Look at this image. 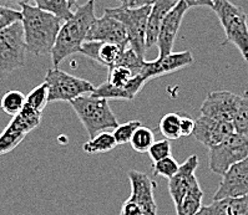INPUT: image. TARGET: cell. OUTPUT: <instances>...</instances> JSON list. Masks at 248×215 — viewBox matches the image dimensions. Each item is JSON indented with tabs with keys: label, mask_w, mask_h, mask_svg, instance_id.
Listing matches in <instances>:
<instances>
[{
	"label": "cell",
	"mask_w": 248,
	"mask_h": 215,
	"mask_svg": "<svg viewBox=\"0 0 248 215\" xmlns=\"http://www.w3.org/2000/svg\"><path fill=\"white\" fill-rule=\"evenodd\" d=\"M10 1H14V3L18 4H29L30 0H10Z\"/></svg>",
	"instance_id": "obj_39"
},
{
	"label": "cell",
	"mask_w": 248,
	"mask_h": 215,
	"mask_svg": "<svg viewBox=\"0 0 248 215\" xmlns=\"http://www.w3.org/2000/svg\"><path fill=\"white\" fill-rule=\"evenodd\" d=\"M126 1H127V0H126ZM126 1H125V3H126ZM125 3H124V4H125Z\"/></svg>",
	"instance_id": "obj_42"
},
{
	"label": "cell",
	"mask_w": 248,
	"mask_h": 215,
	"mask_svg": "<svg viewBox=\"0 0 248 215\" xmlns=\"http://www.w3.org/2000/svg\"><path fill=\"white\" fill-rule=\"evenodd\" d=\"M248 156V133H233L223 142L210 148V169L216 174L223 175L234 163L245 159Z\"/></svg>",
	"instance_id": "obj_8"
},
{
	"label": "cell",
	"mask_w": 248,
	"mask_h": 215,
	"mask_svg": "<svg viewBox=\"0 0 248 215\" xmlns=\"http://www.w3.org/2000/svg\"><path fill=\"white\" fill-rule=\"evenodd\" d=\"M44 82L47 85V102H70L91 93L95 88L88 80L79 79L58 67L47 71Z\"/></svg>",
	"instance_id": "obj_7"
},
{
	"label": "cell",
	"mask_w": 248,
	"mask_h": 215,
	"mask_svg": "<svg viewBox=\"0 0 248 215\" xmlns=\"http://www.w3.org/2000/svg\"><path fill=\"white\" fill-rule=\"evenodd\" d=\"M157 0H127L123 5L130 6V8H140V6H147L155 4Z\"/></svg>",
	"instance_id": "obj_37"
},
{
	"label": "cell",
	"mask_w": 248,
	"mask_h": 215,
	"mask_svg": "<svg viewBox=\"0 0 248 215\" xmlns=\"http://www.w3.org/2000/svg\"><path fill=\"white\" fill-rule=\"evenodd\" d=\"M212 10L225 30L226 40L222 45H234L248 62V21L245 10L230 0H213Z\"/></svg>",
	"instance_id": "obj_4"
},
{
	"label": "cell",
	"mask_w": 248,
	"mask_h": 215,
	"mask_svg": "<svg viewBox=\"0 0 248 215\" xmlns=\"http://www.w3.org/2000/svg\"><path fill=\"white\" fill-rule=\"evenodd\" d=\"M25 102H27V96L23 92L18 90H12L4 95L0 102V107L6 115L15 116L23 110Z\"/></svg>",
	"instance_id": "obj_25"
},
{
	"label": "cell",
	"mask_w": 248,
	"mask_h": 215,
	"mask_svg": "<svg viewBox=\"0 0 248 215\" xmlns=\"http://www.w3.org/2000/svg\"><path fill=\"white\" fill-rule=\"evenodd\" d=\"M135 76L136 73L129 67L124 66V65H115L108 69V76L106 82L111 85L112 87L124 88L130 84V81Z\"/></svg>",
	"instance_id": "obj_26"
},
{
	"label": "cell",
	"mask_w": 248,
	"mask_h": 215,
	"mask_svg": "<svg viewBox=\"0 0 248 215\" xmlns=\"http://www.w3.org/2000/svg\"><path fill=\"white\" fill-rule=\"evenodd\" d=\"M67 1H69V4H70L71 8H73V6L76 4V0H67Z\"/></svg>",
	"instance_id": "obj_40"
},
{
	"label": "cell",
	"mask_w": 248,
	"mask_h": 215,
	"mask_svg": "<svg viewBox=\"0 0 248 215\" xmlns=\"http://www.w3.org/2000/svg\"><path fill=\"white\" fill-rule=\"evenodd\" d=\"M155 142V134L149 127L141 125L140 127L132 134V138L130 140L132 149L138 153H146L152 144Z\"/></svg>",
	"instance_id": "obj_27"
},
{
	"label": "cell",
	"mask_w": 248,
	"mask_h": 215,
	"mask_svg": "<svg viewBox=\"0 0 248 215\" xmlns=\"http://www.w3.org/2000/svg\"><path fill=\"white\" fill-rule=\"evenodd\" d=\"M241 103V96L230 91H212L201 106V115L225 122H233Z\"/></svg>",
	"instance_id": "obj_10"
},
{
	"label": "cell",
	"mask_w": 248,
	"mask_h": 215,
	"mask_svg": "<svg viewBox=\"0 0 248 215\" xmlns=\"http://www.w3.org/2000/svg\"><path fill=\"white\" fill-rule=\"evenodd\" d=\"M186 3L188 8H195V6H208L212 8L213 0H182Z\"/></svg>",
	"instance_id": "obj_38"
},
{
	"label": "cell",
	"mask_w": 248,
	"mask_h": 215,
	"mask_svg": "<svg viewBox=\"0 0 248 215\" xmlns=\"http://www.w3.org/2000/svg\"><path fill=\"white\" fill-rule=\"evenodd\" d=\"M195 128V119L190 116H181L180 119V129H181V137H188L193 133Z\"/></svg>",
	"instance_id": "obj_35"
},
{
	"label": "cell",
	"mask_w": 248,
	"mask_h": 215,
	"mask_svg": "<svg viewBox=\"0 0 248 215\" xmlns=\"http://www.w3.org/2000/svg\"><path fill=\"white\" fill-rule=\"evenodd\" d=\"M86 41H105L120 46H129V39L125 27L121 21L110 15H102L101 18H95L86 35Z\"/></svg>",
	"instance_id": "obj_13"
},
{
	"label": "cell",
	"mask_w": 248,
	"mask_h": 215,
	"mask_svg": "<svg viewBox=\"0 0 248 215\" xmlns=\"http://www.w3.org/2000/svg\"><path fill=\"white\" fill-rule=\"evenodd\" d=\"M129 179L131 184L129 201L136 204L142 210L143 215H157V204L154 194L157 183L150 175L136 169L129 172Z\"/></svg>",
	"instance_id": "obj_11"
},
{
	"label": "cell",
	"mask_w": 248,
	"mask_h": 215,
	"mask_svg": "<svg viewBox=\"0 0 248 215\" xmlns=\"http://www.w3.org/2000/svg\"><path fill=\"white\" fill-rule=\"evenodd\" d=\"M140 126V121L132 119V121L123 123V125H119L116 128H114L112 136H114L117 145L130 143V140L132 138V134L135 133V131H136Z\"/></svg>",
	"instance_id": "obj_31"
},
{
	"label": "cell",
	"mask_w": 248,
	"mask_h": 215,
	"mask_svg": "<svg viewBox=\"0 0 248 215\" xmlns=\"http://www.w3.org/2000/svg\"><path fill=\"white\" fill-rule=\"evenodd\" d=\"M95 18V0H89L84 5L76 6L71 18L64 21L56 36L55 44L50 54L54 66L58 67L66 57L80 53L81 45L86 41V35Z\"/></svg>",
	"instance_id": "obj_2"
},
{
	"label": "cell",
	"mask_w": 248,
	"mask_h": 215,
	"mask_svg": "<svg viewBox=\"0 0 248 215\" xmlns=\"http://www.w3.org/2000/svg\"><path fill=\"white\" fill-rule=\"evenodd\" d=\"M47 103H49L47 102V85L45 82L36 86L28 95L27 102H25V105H28L29 107L34 108L36 111H40V112H43V110H44V107Z\"/></svg>",
	"instance_id": "obj_30"
},
{
	"label": "cell",
	"mask_w": 248,
	"mask_h": 215,
	"mask_svg": "<svg viewBox=\"0 0 248 215\" xmlns=\"http://www.w3.org/2000/svg\"><path fill=\"white\" fill-rule=\"evenodd\" d=\"M21 18H23V14H21L20 10H15L9 6L0 5V31L8 29L18 21H21Z\"/></svg>",
	"instance_id": "obj_33"
},
{
	"label": "cell",
	"mask_w": 248,
	"mask_h": 215,
	"mask_svg": "<svg viewBox=\"0 0 248 215\" xmlns=\"http://www.w3.org/2000/svg\"><path fill=\"white\" fill-rule=\"evenodd\" d=\"M147 153H149L152 162H157L160 159H164V158L169 157V156H172L171 154V143L166 138L161 141H155L154 144L147 151Z\"/></svg>",
	"instance_id": "obj_34"
},
{
	"label": "cell",
	"mask_w": 248,
	"mask_h": 215,
	"mask_svg": "<svg viewBox=\"0 0 248 215\" xmlns=\"http://www.w3.org/2000/svg\"><path fill=\"white\" fill-rule=\"evenodd\" d=\"M233 132L236 131H234V126L232 122L217 121V119L201 115L195 121V128H193L192 134L195 136L196 141H199L204 147L210 149L223 142Z\"/></svg>",
	"instance_id": "obj_14"
},
{
	"label": "cell",
	"mask_w": 248,
	"mask_h": 215,
	"mask_svg": "<svg viewBox=\"0 0 248 215\" xmlns=\"http://www.w3.org/2000/svg\"><path fill=\"white\" fill-rule=\"evenodd\" d=\"M20 8L24 40L28 51L36 56L51 54L62 20L30 4H20Z\"/></svg>",
	"instance_id": "obj_1"
},
{
	"label": "cell",
	"mask_w": 248,
	"mask_h": 215,
	"mask_svg": "<svg viewBox=\"0 0 248 215\" xmlns=\"http://www.w3.org/2000/svg\"><path fill=\"white\" fill-rule=\"evenodd\" d=\"M120 1H121V3L124 4V3H125V1H126V0H120Z\"/></svg>",
	"instance_id": "obj_41"
},
{
	"label": "cell",
	"mask_w": 248,
	"mask_h": 215,
	"mask_svg": "<svg viewBox=\"0 0 248 215\" xmlns=\"http://www.w3.org/2000/svg\"><path fill=\"white\" fill-rule=\"evenodd\" d=\"M187 10H188V6L186 5L185 1L180 0L166 15L160 29L157 43H156L158 47V56H165L172 53L173 44H175L178 30L181 28L182 20H184Z\"/></svg>",
	"instance_id": "obj_16"
},
{
	"label": "cell",
	"mask_w": 248,
	"mask_h": 215,
	"mask_svg": "<svg viewBox=\"0 0 248 215\" xmlns=\"http://www.w3.org/2000/svg\"><path fill=\"white\" fill-rule=\"evenodd\" d=\"M126 47L105 41H85L81 45L80 54L91 58L96 64L110 69L117 64L120 56Z\"/></svg>",
	"instance_id": "obj_18"
},
{
	"label": "cell",
	"mask_w": 248,
	"mask_h": 215,
	"mask_svg": "<svg viewBox=\"0 0 248 215\" xmlns=\"http://www.w3.org/2000/svg\"><path fill=\"white\" fill-rule=\"evenodd\" d=\"M180 119H181V116L178 114H167L160 119L158 129L166 140L172 141L181 138Z\"/></svg>",
	"instance_id": "obj_28"
},
{
	"label": "cell",
	"mask_w": 248,
	"mask_h": 215,
	"mask_svg": "<svg viewBox=\"0 0 248 215\" xmlns=\"http://www.w3.org/2000/svg\"><path fill=\"white\" fill-rule=\"evenodd\" d=\"M117 145L112 133H108V131L100 132L96 136L90 138L86 143H84L82 149L88 154H97L110 152Z\"/></svg>",
	"instance_id": "obj_23"
},
{
	"label": "cell",
	"mask_w": 248,
	"mask_h": 215,
	"mask_svg": "<svg viewBox=\"0 0 248 215\" xmlns=\"http://www.w3.org/2000/svg\"><path fill=\"white\" fill-rule=\"evenodd\" d=\"M70 105L90 138L100 132L114 129L119 126L108 100L84 95L70 101Z\"/></svg>",
	"instance_id": "obj_3"
},
{
	"label": "cell",
	"mask_w": 248,
	"mask_h": 215,
	"mask_svg": "<svg viewBox=\"0 0 248 215\" xmlns=\"http://www.w3.org/2000/svg\"><path fill=\"white\" fill-rule=\"evenodd\" d=\"M27 51L21 21L0 31V79L25 66Z\"/></svg>",
	"instance_id": "obj_6"
},
{
	"label": "cell",
	"mask_w": 248,
	"mask_h": 215,
	"mask_svg": "<svg viewBox=\"0 0 248 215\" xmlns=\"http://www.w3.org/2000/svg\"><path fill=\"white\" fill-rule=\"evenodd\" d=\"M232 123L236 132L248 133V91H245L243 96H241V103Z\"/></svg>",
	"instance_id": "obj_32"
},
{
	"label": "cell",
	"mask_w": 248,
	"mask_h": 215,
	"mask_svg": "<svg viewBox=\"0 0 248 215\" xmlns=\"http://www.w3.org/2000/svg\"><path fill=\"white\" fill-rule=\"evenodd\" d=\"M120 215H143V213L136 204L132 203V201H130L129 199H127V201L123 204V206H121Z\"/></svg>",
	"instance_id": "obj_36"
},
{
	"label": "cell",
	"mask_w": 248,
	"mask_h": 215,
	"mask_svg": "<svg viewBox=\"0 0 248 215\" xmlns=\"http://www.w3.org/2000/svg\"><path fill=\"white\" fill-rule=\"evenodd\" d=\"M193 62V55L191 51H181V53H171L169 55L158 56L154 61H145L140 73L149 81L154 77L169 75L184 67L190 66Z\"/></svg>",
	"instance_id": "obj_15"
},
{
	"label": "cell",
	"mask_w": 248,
	"mask_h": 215,
	"mask_svg": "<svg viewBox=\"0 0 248 215\" xmlns=\"http://www.w3.org/2000/svg\"><path fill=\"white\" fill-rule=\"evenodd\" d=\"M196 215H248V197L225 198L213 201Z\"/></svg>",
	"instance_id": "obj_21"
},
{
	"label": "cell",
	"mask_w": 248,
	"mask_h": 215,
	"mask_svg": "<svg viewBox=\"0 0 248 215\" xmlns=\"http://www.w3.org/2000/svg\"><path fill=\"white\" fill-rule=\"evenodd\" d=\"M178 167H180V164L177 163V160L172 156H169V157L157 160V162H152V174L161 175V177L170 179L176 174Z\"/></svg>",
	"instance_id": "obj_29"
},
{
	"label": "cell",
	"mask_w": 248,
	"mask_h": 215,
	"mask_svg": "<svg viewBox=\"0 0 248 215\" xmlns=\"http://www.w3.org/2000/svg\"><path fill=\"white\" fill-rule=\"evenodd\" d=\"M241 197H248V156L231 166L222 175L218 189L213 195V201Z\"/></svg>",
	"instance_id": "obj_12"
},
{
	"label": "cell",
	"mask_w": 248,
	"mask_h": 215,
	"mask_svg": "<svg viewBox=\"0 0 248 215\" xmlns=\"http://www.w3.org/2000/svg\"><path fill=\"white\" fill-rule=\"evenodd\" d=\"M43 112L24 105L18 115L13 116L10 123L0 134V156L9 153L24 141L28 133L35 129L41 122Z\"/></svg>",
	"instance_id": "obj_9"
},
{
	"label": "cell",
	"mask_w": 248,
	"mask_h": 215,
	"mask_svg": "<svg viewBox=\"0 0 248 215\" xmlns=\"http://www.w3.org/2000/svg\"><path fill=\"white\" fill-rule=\"evenodd\" d=\"M197 167H199V157L196 154H192L182 164H180L176 174L169 179V193L172 198L175 206L180 204L191 186L196 182H199L196 177Z\"/></svg>",
	"instance_id": "obj_17"
},
{
	"label": "cell",
	"mask_w": 248,
	"mask_h": 215,
	"mask_svg": "<svg viewBox=\"0 0 248 215\" xmlns=\"http://www.w3.org/2000/svg\"><path fill=\"white\" fill-rule=\"evenodd\" d=\"M180 0H157L151 5L146 28V49H150L157 43L160 29L166 15Z\"/></svg>",
	"instance_id": "obj_20"
},
{
	"label": "cell",
	"mask_w": 248,
	"mask_h": 215,
	"mask_svg": "<svg viewBox=\"0 0 248 215\" xmlns=\"http://www.w3.org/2000/svg\"><path fill=\"white\" fill-rule=\"evenodd\" d=\"M36 8L55 15L60 20L66 21L71 18L73 10L67 0H32Z\"/></svg>",
	"instance_id": "obj_24"
},
{
	"label": "cell",
	"mask_w": 248,
	"mask_h": 215,
	"mask_svg": "<svg viewBox=\"0 0 248 215\" xmlns=\"http://www.w3.org/2000/svg\"><path fill=\"white\" fill-rule=\"evenodd\" d=\"M203 190L199 182H196L190 190L186 193L182 201L177 206H175L177 215H196L202 206Z\"/></svg>",
	"instance_id": "obj_22"
},
{
	"label": "cell",
	"mask_w": 248,
	"mask_h": 215,
	"mask_svg": "<svg viewBox=\"0 0 248 215\" xmlns=\"http://www.w3.org/2000/svg\"><path fill=\"white\" fill-rule=\"evenodd\" d=\"M147 80L143 77L141 73H138L134 79L130 81V84L124 88L112 87L108 82H104L100 86L93 88L91 96L99 97V99H105L108 101L110 100H121V101H132L135 97L138 96V93L142 90Z\"/></svg>",
	"instance_id": "obj_19"
},
{
	"label": "cell",
	"mask_w": 248,
	"mask_h": 215,
	"mask_svg": "<svg viewBox=\"0 0 248 215\" xmlns=\"http://www.w3.org/2000/svg\"><path fill=\"white\" fill-rule=\"evenodd\" d=\"M151 5L130 8L121 5L117 8H106L105 14L123 23L127 32L129 46L140 57L145 58L146 53V28Z\"/></svg>",
	"instance_id": "obj_5"
}]
</instances>
